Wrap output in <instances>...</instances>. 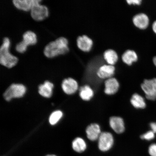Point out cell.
<instances>
[{
    "label": "cell",
    "mask_w": 156,
    "mask_h": 156,
    "mask_svg": "<svg viewBox=\"0 0 156 156\" xmlns=\"http://www.w3.org/2000/svg\"><path fill=\"white\" fill-rule=\"evenodd\" d=\"M150 126L154 133H156V122H153L150 124Z\"/></svg>",
    "instance_id": "27"
},
{
    "label": "cell",
    "mask_w": 156,
    "mask_h": 156,
    "mask_svg": "<svg viewBox=\"0 0 156 156\" xmlns=\"http://www.w3.org/2000/svg\"><path fill=\"white\" fill-rule=\"evenodd\" d=\"M53 84L47 81L44 83L39 86L38 92L41 96L49 98L52 96L54 88Z\"/></svg>",
    "instance_id": "15"
},
{
    "label": "cell",
    "mask_w": 156,
    "mask_h": 156,
    "mask_svg": "<svg viewBox=\"0 0 156 156\" xmlns=\"http://www.w3.org/2000/svg\"><path fill=\"white\" fill-rule=\"evenodd\" d=\"M122 59L124 63L130 66L132 65L133 62L137 61L138 56L134 51L128 50L122 54Z\"/></svg>",
    "instance_id": "18"
},
{
    "label": "cell",
    "mask_w": 156,
    "mask_h": 156,
    "mask_svg": "<svg viewBox=\"0 0 156 156\" xmlns=\"http://www.w3.org/2000/svg\"><path fill=\"white\" fill-rule=\"evenodd\" d=\"M152 28L154 32L156 34V21L154 22L152 25Z\"/></svg>",
    "instance_id": "28"
},
{
    "label": "cell",
    "mask_w": 156,
    "mask_h": 156,
    "mask_svg": "<svg viewBox=\"0 0 156 156\" xmlns=\"http://www.w3.org/2000/svg\"><path fill=\"white\" fill-rule=\"evenodd\" d=\"M153 62L154 65L156 66V56L154 57L153 58Z\"/></svg>",
    "instance_id": "29"
},
{
    "label": "cell",
    "mask_w": 156,
    "mask_h": 156,
    "mask_svg": "<svg viewBox=\"0 0 156 156\" xmlns=\"http://www.w3.org/2000/svg\"><path fill=\"white\" fill-rule=\"evenodd\" d=\"M155 133L151 130V131H148L145 133L142 134L140 137L141 139L147 140V141H150L153 140L155 138Z\"/></svg>",
    "instance_id": "24"
},
{
    "label": "cell",
    "mask_w": 156,
    "mask_h": 156,
    "mask_svg": "<svg viewBox=\"0 0 156 156\" xmlns=\"http://www.w3.org/2000/svg\"><path fill=\"white\" fill-rule=\"evenodd\" d=\"M86 133L88 139L93 141L98 140L102 133L100 126L97 123L91 124L87 126Z\"/></svg>",
    "instance_id": "12"
},
{
    "label": "cell",
    "mask_w": 156,
    "mask_h": 156,
    "mask_svg": "<svg viewBox=\"0 0 156 156\" xmlns=\"http://www.w3.org/2000/svg\"><path fill=\"white\" fill-rule=\"evenodd\" d=\"M63 115V113L61 111L56 110L55 111L51 114L49 122L51 125H54L57 124L59 121L61 119Z\"/></svg>",
    "instance_id": "22"
},
{
    "label": "cell",
    "mask_w": 156,
    "mask_h": 156,
    "mask_svg": "<svg viewBox=\"0 0 156 156\" xmlns=\"http://www.w3.org/2000/svg\"><path fill=\"white\" fill-rule=\"evenodd\" d=\"M78 48L83 51H89L92 47L93 41L92 40L86 35L78 37L77 40Z\"/></svg>",
    "instance_id": "13"
},
{
    "label": "cell",
    "mask_w": 156,
    "mask_h": 156,
    "mask_svg": "<svg viewBox=\"0 0 156 156\" xmlns=\"http://www.w3.org/2000/svg\"><path fill=\"white\" fill-rule=\"evenodd\" d=\"M79 91L80 96L83 101L90 100L94 95L93 90L89 85H85L81 87Z\"/></svg>",
    "instance_id": "16"
},
{
    "label": "cell",
    "mask_w": 156,
    "mask_h": 156,
    "mask_svg": "<svg viewBox=\"0 0 156 156\" xmlns=\"http://www.w3.org/2000/svg\"><path fill=\"white\" fill-rule=\"evenodd\" d=\"M130 103L134 108L137 109H144L146 107V103L144 98L137 93L132 95Z\"/></svg>",
    "instance_id": "19"
},
{
    "label": "cell",
    "mask_w": 156,
    "mask_h": 156,
    "mask_svg": "<svg viewBox=\"0 0 156 156\" xmlns=\"http://www.w3.org/2000/svg\"><path fill=\"white\" fill-rule=\"evenodd\" d=\"M40 3L34 5L30 11L31 17L34 20L37 21L44 20L49 15L48 8L45 5H41Z\"/></svg>",
    "instance_id": "6"
},
{
    "label": "cell",
    "mask_w": 156,
    "mask_h": 156,
    "mask_svg": "<svg viewBox=\"0 0 156 156\" xmlns=\"http://www.w3.org/2000/svg\"><path fill=\"white\" fill-rule=\"evenodd\" d=\"M105 93L107 95H112L116 94L119 88V83L116 78L111 77L105 83Z\"/></svg>",
    "instance_id": "10"
},
{
    "label": "cell",
    "mask_w": 156,
    "mask_h": 156,
    "mask_svg": "<svg viewBox=\"0 0 156 156\" xmlns=\"http://www.w3.org/2000/svg\"><path fill=\"white\" fill-rule=\"evenodd\" d=\"M11 42L9 38L3 39V44L0 48V63L5 67L10 68L17 64L18 59L9 52Z\"/></svg>",
    "instance_id": "2"
},
{
    "label": "cell",
    "mask_w": 156,
    "mask_h": 156,
    "mask_svg": "<svg viewBox=\"0 0 156 156\" xmlns=\"http://www.w3.org/2000/svg\"><path fill=\"white\" fill-rule=\"evenodd\" d=\"M133 21L134 24L138 28L144 29L147 28L149 20L147 16L145 13H140L134 16Z\"/></svg>",
    "instance_id": "14"
},
{
    "label": "cell",
    "mask_w": 156,
    "mask_h": 156,
    "mask_svg": "<svg viewBox=\"0 0 156 156\" xmlns=\"http://www.w3.org/2000/svg\"><path fill=\"white\" fill-rule=\"evenodd\" d=\"M28 46L23 41L19 43L16 46V50L20 53H23L26 51Z\"/></svg>",
    "instance_id": "23"
},
{
    "label": "cell",
    "mask_w": 156,
    "mask_h": 156,
    "mask_svg": "<svg viewBox=\"0 0 156 156\" xmlns=\"http://www.w3.org/2000/svg\"><path fill=\"white\" fill-rule=\"evenodd\" d=\"M26 91V87L21 84H13L4 94L5 100L9 101L13 98H20L24 96Z\"/></svg>",
    "instance_id": "3"
},
{
    "label": "cell",
    "mask_w": 156,
    "mask_h": 156,
    "mask_svg": "<svg viewBox=\"0 0 156 156\" xmlns=\"http://www.w3.org/2000/svg\"><path fill=\"white\" fill-rule=\"evenodd\" d=\"M67 38L60 37L48 44L44 48V54L46 57L52 58L65 54L69 51Z\"/></svg>",
    "instance_id": "1"
},
{
    "label": "cell",
    "mask_w": 156,
    "mask_h": 156,
    "mask_svg": "<svg viewBox=\"0 0 156 156\" xmlns=\"http://www.w3.org/2000/svg\"><path fill=\"white\" fill-rule=\"evenodd\" d=\"M78 87L77 81L71 78L64 79L62 84V89L64 92L68 95L73 94L76 92Z\"/></svg>",
    "instance_id": "7"
},
{
    "label": "cell",
    "mask_w": 156,
    "mask_h": 156,
    "mask_svg": "<svg viewBox=\"0 0 156 156\" xmlns=\"http://www.w3.org/2000/svg\"><path fill=\"white\" fill-rule=\"evenodd\" d=\"M45 156H57L56 155H55V154H48V155H47Z\"/></svg>",
    "instance_id": "30"
},
{
    "label": "cell",
    "mask_w": 156,
    "mask_h": 156,
    "mask_svg": "<svg viewBox=\"0 0 156 156\" xmlns=\"http://www.w3.org/2000/svg\"><path fill=\"white\" fill-rule=\"evenodd\" d=\"M141 89L148 100L155 101L156 99V79H146L141 85Z\"/></svg>",
    "instance_id": "4"
},
{
    "label": "cell",
    "mask_w": 156,
    "mask_h": 156,
    "mask_svg": "<svg viewBox=\"0 0 156 156\" xmlns=\"http://www.w3.org/2000/svg\"><path fill=\"white\" fill-rule=\"evenodd\" d=\"M148 152L151 156H156V144H153L150 145Z\"/></svg>",
    "instance_id": "25"
},
{
    "label": "cell",
    "mask_w": 156,
    "mask_h": 156,
    "mask_svg": "<svg viewBox=\"0 0 156 156\" xmlns=\"http://www.w3.org/2000/svg\"><path fill=\"white\" fill-rule=\"evenodd\" d=\"M127 3L129 5H140L142 2L141 0H127Z\"/></svg>",
    "instance_id": "26"
},
{
    "label": "cell",
    "mask_w": 156,
    "mask_h": 156,
    "mask_svg": "<svg viewBox=\"0 0 156 156\" xmlns=\"http://www.w3.org/2000/svg\"><path fill=\"white\" fill-rule=\"evenodd\" d=\"M114 143V138L112 133L108 132H102L98 139L99 150L106 152L112 148Z\"/></svg>",
    "instance_id": "5"
},
{
    "label": "cell",
    "mask_w": 156,
    "mask_h": 156,
    "mask_svg": "<svg viewBox=\"0 0 156 156\" xmlns=\"http://www.w3.org/2000/svg\"><path fill=\"white\" fill-rule=\"evenodd\" d=\"M103 56L107 63L111 65L114 66L118 59V54L115 51L112 49L106 50L104 52Z\"/></svg>",
    "instance_id": "20"
},
{
    "label": "cell",
    "mask_w": 156,
    "mask_h": 156,
    "mask_svg": "<svg viewBox=\"0 0 156 156\" xmlns=\"http://www.w3.org/2000/svg\"><path fill=\"white\" fill-rule=\"evenodd\" d=\"M109 124L112 129L117 134H122L125 130L124 120L120 117L114 116L111 117Z\"/></svg>",
    "instance_id": "9"
},
{
    "label": "cell",
    "mask_w": 156,
    "mask_h": 156,
    "mask_svg": "<svg viewBox=\"0 0 156 156\" xmlns=\"http://www.w3.org/2000/svg\"><path fill=\"white\" fill-rule=\"evenodd\" d=\"M23 41L28 46L34 45L37 42L36 34L31 31H27L24 33L23 35Z\"/></svg>",
    "instance_id": "21"
},
{
    "label": "cell",
    "mask_w": 156,
    "mask_h": 156,
    "mask_svg": "<svg viewBox=\"0 0 156 156\" xmlns=\"http://www.w3.org/2000/svg\"><path fill=\"white\" fill-rule=\"evenodd\" d=\"M72 147L74 151L81 153L87 149V144L85 140L81 137L75 138L72 142Z\"/></svg>",
    "instance_id": "17"
},
{
    "label": "cell",
    "mask_w": 156,
    "mask_h": 156,
    "mask_svg": "<svg viewBox=\"0 0 156 156\" xmlns=\"http://www.w3.org/2000/svg\"><path fill=\"white\" fill-rule=\"evenodd\" d=\"M40 0H14L13 5L17 9L25 11H30L37 4L40 3Z\"/></svg>",
    "instance_id": "8"
},
{
    "label": "cell",
    "mask_w": 156,
    "mask_h": 156,
    "mask_svg": "<svg viewBox=\"0 0 156 156\" xmlns=\"http://www.w3.org/2000/svg\"><path fill=\"white\" fill-rule=\"evenodd\" d=\"M115 68L114 66L104 64L99 68L97 72L98 76L101 79H108L114 75Z\"/></svg>",
    "instance_id": "11"
}]
</instances>
